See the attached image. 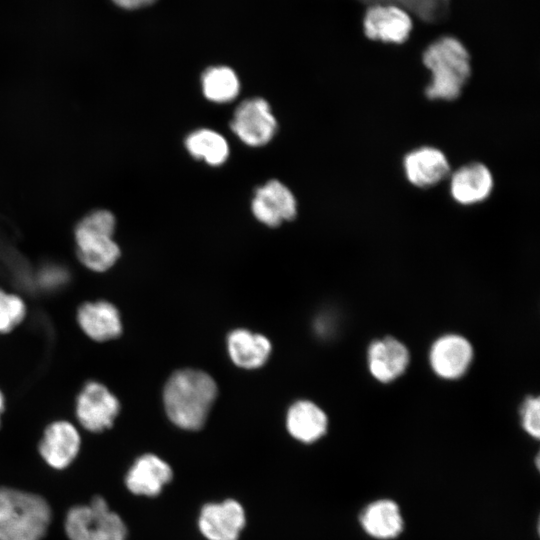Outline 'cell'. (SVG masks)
Instances as JSON below:
<instances>
[{"instance_id":"23","label":"cell","mask_w":540,"mask_h":540,"mask_svg":"<svg viewBox=\"0 0 540 540\" xmlns=\"http://www.w3.org/2000/svg\"><path fill=\"white\" fill-rule=\"evenodd\" d=\"M371 5H394L428 23L438 22L449 11L450 0H360Z\"/></svg>"},{"instance_id":"11","label":"cell","mask_w":540,"mask_h":540,"mask_svg":"<svg viewBox=\"0 0 540 540\" xmlns=\"http://www.w3.org/2000/svg\"><path fill=\"white\" fill-rule=\"evenodd\" d=\"M363 532L375 540H393L404 531L405 521L398 503L380 498L365 505L358 516Z\"/></svg>"},{"instance_id":"24","label":"cell","mask_w":540,"mask_h":540,"mask_svg":"<svg viewBox=\"0 0 540 540\" xmlns=\"http://www.w3.org/2000/svg\"><path fill=\"white\" fill-rule=\"evenodd\" d=\"M27 312L23 299L0 288V333H7L17 327Z\"/></svg>"},{"instance_id":"3","label":"cell","mask_w":540,"mask_h":540,"mask_svg":"<svg viewBox=\"0 0 540 540\" xmlns=\"http://www.w3.org/2000/svg\"><path fill=\"white\" fill-rule=\"evenodd\" d=\"M50 519V507L42 497L0 488V540H41Z\"/></svg>"},{"instance_id":"18","label":"cell","mask_w":540,"mask_h":540,"mask_svg":"<svg viewBox=\"0 0 540 540\" xmlns=\"http://www.w3.org/2000/svg\"><path fill=\"white\" fill-rule=\"evenodd\" d=\"M409 362L407 348L398 340L386 337L374 341L368 350L369 370L381 382L396 379L406 369Z\"/></svg>"},{"instance_id":"6","label":"cell","mask_w":540,"mask_h":540,"mask_svg":"<svg viewBox=\"0 0 540 540\" xmlns=\"http://www.w3.org/2000/svg\"><path fill=\"white\" fill-rule=\"evenodd\" d=\"M119 411L117 397L100 382H87L77 395L75 415L80 425L90 432L109 429Z\"/></svg>"},{"instance_id":"5","label":"cell","mask_w":540,"mask_h":540,"mask_svg":"<svg viewBox=\"0 0 540 540\" xmlns=\"http://www.w3.org/2000/svg\"><path fill=\"white\" fill-rule=\"evenodd\" d=\"M65 531L70 540H126L127 529L106 501L94 497L88 505L71 508L66 516Z\"/></svg>"},{"instance_id":"16","label":"cell","mask_w":540,"mask_h":540,"mask_svg":"<svg viewBox=\"0 0 540 540\" xmlns=\"http://www.w3.org/2000/svg\"><path fill=\"white\" fill-rule=\"evenodd\" d=\"M472 355V347L465 338L459 335H446L433 344L430 363L440 377L455 379L465 373Z\"/></svg>"},{"instance_id":"19","label":"cell","mask_w":540,"mask_h":540,"mask_svg":"<svg viewBox=\"0 0 540 540\" xmlns=\"http://www.w3.org/2000/svg\"><path fill=\"white\" fill-rule=\"evenodd\" d=\"M228 351L235 365L245 369H254L267 361L271 344L263 335L238 329L230 333L228 337Z\"/></svg>"},{"instance_id":"21","label":"cell","mask_w":540,"mask_h":540,"mask_svg":"<svg viewBox=\"0 0 540 540\" xmlns=\"http://www.w3.org/2000/svg\"><path fill=\"white\" fill-rule=\"evenodd\" d=\"M185 144L192 156L203 159L210 165L222 164L229 154V147L224 137L209 129L194 131L188 135Z\"/></svg>"},{"instance_id":"4","label":"cell","mask_w":540,"mask_h":540,"mask_svg":"<svg viewBox=\"0 0 540 540\" xmlns=\"http://www.w3.org/2000/svg\"><path fill=\"white\" fill-rule=\"evenodd\" d=\"M115 218L108 211H96L85 217L75 232L77 255L81 263L95 272L110 269L120 256L112 236Z\"/></svg>"},{"instance_id":"26","label":"cell","mask_w":540,"mask_h":540,"mask_svg":"<svg viewBox=\"0 0 540 540\" xmlns=\"http://www.w3.org/2000/svg\"><path fill=\"white\" fill-rule=\"evenodd\" d=\"M41 276L42 283L48 287L58 286L66 278L65 272L57 267H52L45 272L43 271Z\"/></svg>"},{"instance_id":"2","label":"cell","mask_w":540,"mask_h":540,"mask_svg":"<svg viewBox=\"0 0 540 540\" xmlns=\"http://www.w3.org/2000/svg\"><path fill=\"white\" fill-rule=\"evenodd\" d=\"M422 62L431 79L425 88L431 100L457 99L471 76V58L463 43L454 36H441L430 43Z\"/></svg>"},{"instance_id":"12","label":"cell","mask_w":540,"mask_h":540,"mask_svg":"<svg viewBox=\"0 0 540 540\" xmlns=\"http://www.w3.org/2000/svg\"><path fill=\"white\" fill-rule=\"evenodd\" d=\"M252 212L265 225L278 226L295 217L296 200L284 184L271 180L256 190L252 200Z\"/></svg>"},{"instance_id":"28","label":"cell","mask_w":540,"mask_h":540,"mask_svg":"<svg viewBox=\"0 0 540 540\" xmlns=\"http://www.w3.org/2000/svg\"><path fill=\"white\" fill-rule=\"evenodd\" d=\"M4 408H5V399H4L3 393L0 390V423H1V415L4 412Z\"/></svg>"},{"instance_id":"7","label":"cell","mask_w":540,"mask_h":540,"mask_svg":"<svg viewBox=\"0 0 540 540\" xmlns=\"http://www.w3.org/2000/svg\"><path fill=\"white\" fill-rule=\"evenodd\" d=\"M231 128L247 145L261 146L272 139L277 122L268 102L262 98H253L243 101L237 107Z\"/></svg>"},{"instance_id":"13","label":"cell","mask_w":540,"mask_h":540,"mask_svg":"<svg viewBox=\"0 0 540 540\" xmlns=\"http://www.w3.org/2000/svg\"><path fill=\"white\" fill-rule=\"evenodd\" d=\"M407 180L418 188H429L444 180L450 173L446 155L438 148L424 146L407 153L403 159Z\"/></svg>"},{"instance_id":"14","label":"cell","mask_w":540,"mask_h":540,"mask_svg":"<svg viewBox=\"0 0 540 540\" xmlns=\"http://www.w3.org/2000/svg\"><path fill=\"white\" fill-rule=\"evenodd\" d=\"M494 180L489 168L479 162L466 164L453 172L449 190L455 202L474 205L486 200L492 193Z\"/></svg>"},{"instance_id":"8","label":"cell","mask_w":540,"mask_h":540,"mask_svg":"<svg viewBox=\"0 0 540 540\" xmlns=\"http://www.w3.org/2000/svg\"><path fill=\"white\" fill-rule=\"evenodd\" d=\"M367 38L383 43L402 44L410 36L412 21L407 11L394 5H371L363 19Z\"/></svg>"},{"instance_id":"15","label":"cell","mask_w":540,"mask_h":540,"mask_svg":"<svg viewBox=\"0 0 540 540\" xmlns=\"http://www.w3.org/2000/svg\"><path fill=\"white\" fill-rule=\"evenodd\" d=\"M77 322L82 331L97 342L115 339L122 333L117 307L104 300L83 303L77 310Z\"/></svg>"},{"instance_id":"27","label":"cell","mask_w":540,"mask_h":540,"mask_svg":"<svg viewBox=\"0 0 540 540\" xmlns=\"http://www.w3.org/2000/svg\"><path fill=\"white\" fill-rule=\"evenodd\" d=\"M116 5L125 9H137L154 3L156 0H112Z\"/></svg>"},{"instance_id":"17","label":"cell","mask_w":540,"mask_h":540,"mask_svg":"<svg viewBox=\"0 0 540 540\" xmlns=\"http://www.w3.org/2000/svg\"><path fill=\"white\" fill-rule=\"evenodd\" d=\"M169 464L154 454H144L130 467L125 483L130 492L136 495L153 497L172 479Z\"/></svg>"},{"instance_id":"20","label":"cell","mask_w":540,"mask_h":540,"mask_svg":"<svg viewBox=\"0 0 540 540\" xmlns=\"http://www.w3.org/2000/svg\"><path fill=\"white\" fill-rule=\"evenodd\" d=\"M286 423L289 433L304 443L317 441L327 430L325 413L310 401L294 403L288 411Z\"/></svg>"},{"instance_id":"10","label":"cell","mask_w":540,"mask_h":540,"mask_svg":"<svg viewBox=\"0 0 540 540\" xmlns=\"http://www.w3.org/2000/svg\"><path fill=\"white\" fill-rule=\"evenodd\" d=\"M81 445L78 429L69 421L50 423L39 443V452L48 465L64 469L76 458Z\"/></svg>"},{"instance_id":"9","label":"cell","mask_w":540,"mask_h":540,"mask_svg":"<svg viewBox=\"0 0 540 540\" xmlns=\"http://www.w3.org/2000/svg\"><path fill=\"white\" fill-rule=\"evenodd\" d=\"M246 523L242 505L233 499L203 506L198 527L208 540H237Z\"/></svg>"},{"instance_id":"25","label":"cell","mask_w":540,"mask_h":540,"mask_svg":"<svg viewBox=\"0 0 540 540\" xmlns=\"http://www.w3.org/2000/svg\"><path fill=\"white\" fill-rule=\"evenodd\" d=\"M522 426L533 438L540 436V402L538 397H529L522 409Z\"/></svg>"},{"instance_id":"22","label":"cell","mask_w":540,"mask_h":540,"mask_svg":"<svg viewBox=\"0 0 540 540\" xmlns=\"http://www.w3.org/2000/svg\"><path fill=\"white\" fill-rule=\"evenodd\" d=\"M239 87L238 77L229 67H210L203 73L202 89L210 101L217 103L232 101L238 95Z\"/></svg>"},{"instance_id":"1","label":"cell","mask_w":540,"mask_h":540,"mask_svg":"<svg viewBox=\"0 0 540 540\" xmlns=\"http://www.w3.org/2000/svg\"><path fill=\"white\" fill-rule=\"evenodd\" d=\"M217 395V385L207 373L195 369L176 371L164 388L169 419L186 430L200 429Z\"/></svg>"}]
</instances>
